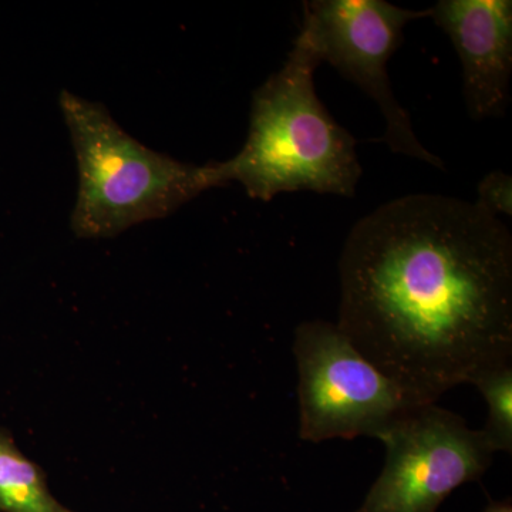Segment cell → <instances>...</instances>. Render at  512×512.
<instances>
[{
	"label": "cell",
	"instance_id": "9",
	"mask_svg": "<svg viewBox=\"0 0 512 512\" xmlns=\"http://www.w3.org/2000/svg\"><path fill=\"white\" fill-rule=\"evenodd\" d=\"M488 404L485 439L494 453H512V362L500 363L480 370L471 377Z\"/></svg>",
	"mask_w": 512,
	"mask_h": 512
},
{
	"label": "cell",
	"instance_id": "3",
	"mask_svg": "<svg viewBox=\"0 0 512 512\" xmlns=\"http://www.w3.org/2000/svg\"><path fill=\"white\" fill-rule=\"evenodd\" d=\"M79 171L70 227L77 238H113L161 220L204 191L224 187L221 163H181L130 136L97 101L60 93Z\"/></svg>",
	"mask_w": 512,
	"mask_h": 512
},
{
	"label": "cell",
	"instance_id": "11",
	"mask_svg": "<svg viewBox=\"0 0 512 512\" xmlns=\"http://www.w3.org/2000/svg\"><path fill=\"white\" fill-rule=\"evenodd\" d=\"M483 512H512L511 498H505L503 501H490Z\"/></svg>",
	"mask_w": 512,
	"mask_h": 512
},
{
	"label": "cell",
	"instance_id": "6",
	"mask_svg": "<svg viewBox=\"0 0 512 512\" xmlns=\"http://www.w3.org/2000/svg\"><path fill=\"white\" fill-rule=\"evenodd\" d=\"M423 18H430V9H404L384 0H311L303 3L301 32L320 62L335 67L375 101L386 120L382 143L393 153L446 170L441 158L420 143L387 73L390 57L402 46L404 28Z\"/></svg>",
	"mask_w": 512,
	"mask_h": 512
},
{
	"label": "cell",
	"instance_id": "10",
	"mask_svg": "<svg viewBox=\"0 0 512 512\" xmlns=\"http://www.w3.org/2000/svg\"><path fill=\"white\" fill-rule=\"evenodd\" d=\"M476 204L493 217L512 215V177L504 171L494 170L485 175L477 188Z\"/></svg>",
	"mask_w": 512,
	"mask_h": 512
},
{
	"label": "cell",
	"instance_id": "4",
	"mask_svg": "<svg viewBox=\"0 0 512 512\" xmlns=\"http://www.w3.org/2000/svg\"><path fill=\"white\" fill-rule=\"evenodd\" d=\"M299 373V437L309 443L377 437L414 406L402 387L328 320H309L292 345Z\"/></svg>",
	"mask_w": 512,
	"mask_h": 512
},
{
	"label": "cell",
	"instance_id": "7",
	"mask_svg": "<svg viewBox=\"0 0 512 512\" xmlns=\"http://www.w3.org/2000/svg\"><path fill=\"white\" fill-rule=\"evenodd\" d=\"M430 18L450 37L460 59L468 116L503 119L511 100V0H440Z\"/></svg>",
	"mask_w": 512,
	"mask_h": 512
},
{
	"label": "cell",
	"instance_id": "5",
	"mask_svg": "<svg viewBox=\"0 0 512 512\" xmlns=\"http://www.w3.org/2000/svg\"><path fill=\"white\" fill-rule=\"evenodd\" d=\"M377 439L386 446V464L356 512H437L493 463L483 431L436 403L406 410Z\"/></svg>",
	"mask_w": 512,
	"mask_h": 512
},
{
	"label": "cell",
	"instance_id": "2",
	"mask_svg": "<svg viewBox=\"0 0 512 512\" xmlns=\"http://www.w3.org/2000/svg\"><path fill=\"white\" fill-rule=\"evenodd\" d=\"M320 62L299 30L284 66L252 97L244 147L221 161L225 183L237 181L252 200L312 191L355 197L362 178L356 140L330 116L315 89Z\"/></svg>",
	"mask_w": 512,
	"mask_h": 512
},
{
	"label": "cell",
	"instance_id": "1",
	"mask_svg": "<svg viewBox=\"0 0 512 512\" xmlns=\"http://www.w3.org/2000/svg\"><path fill=\"white\" fill-rule=\"evenodd\" d=\"M338 328L416 404L512 360V237L476 202L412 194L350 229Z\"/></svg>",
	"mask_w": 512,
	"mask_h": 512
},
{
	"label": "cell",
	"instance_id": "8",
	"mask_svg": "<svg viewBox=\"0 0 512 512\" xmlns=\"http://www.w3.org/2000/svg\"><path fill=\"white\" fill-rule=\"evenodd\" d=\"M0 512H77L50 493L42 468L0 427Z\"/></svg>",
	"mask_w": 512,
	"mask_h": 512
}]
</instances>
